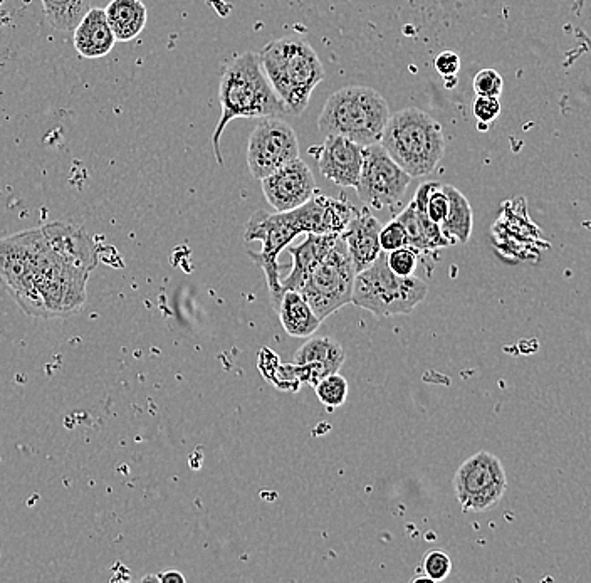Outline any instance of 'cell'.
<instances>
[{"instance_id": "obj_1", "label": "cell", "mask_w": 591, "mask_h": 583, "mask_svg": "<svg viewBox=\"0 0 591 583\" xmlns=\"http://www.w3.org/2000/svg\"><path fill=\"white\" fill-rule=\"evenodd\" d=\"M220 120L212 133L215 158L222 165L220 137L236 118H283L288 110L262 71L259 54L244 53L227 64L219 88Z\"/></svg>"}, {"instance_id": "obj_2", "label": "cell", "mask_w": 591, "mask_h": 583, "mask_svg": "<svg viewBox=\"0 0 591 583\" xmlns=\"http://www.w3.org/2000/svg\"><path fill=\"white\" fill-rule=\"evenodd\" d=\"M259 61L286 110L301 115L314 88L325 79V68L316 51L301 39L286 37L264 46Z\"/></svg>"}, {"instance_id": "obj_3", "label": "cell", "mask_w": 591, "mask_h": 583, "mask_svg": "<svg viewBox=\"0 0 591 583\" xmlns=\"http://www.w3.org/2000/svg\"><path fill=\"white\" fill-rule=\"evenodd\" d=\"M378 143L412 179L432 174L445 153L439 121L417 108L390 116Z\"/></svg>"}, {"instance_id": "obj_4", "label": "cell", "mask_w": 591, "mask_h": 583, "mask_svg": "<svg viewBox=\"0 0 591 583\" xmlns=\"http://www.w3.org/2000/svg\"><path fill=\"white\" fill-rule=\"evenodd\" d=\"M390 118L387 101L367 86H348L328 98L318 118L321 133L345 137L361 147L380 142Z\"/></svg>"}, {"instance_id": "obj_5", "label": "cell", "mask_w": 591, "mask_h": 583, "mask_svg": "<svg viewBox=\"0 0 591 583\" xmlns=\"http://www.w3.org/2000/svg\"><path fill=\"white\" fill-rule=\"evenodd\" d=\"M429 295V286L415 276H398L387 266V253L356 273L351 303L377 316L410 315Z\"/></svg>"}, {"instance_id": "obj_6", "label": "cell", "mask_w": 591, "mask_h": 583, "mask_svg": "<svg viewBox=\"0 0 591 583\" xmlns=\"http://www.w3.org/2000/svg\"><path fill=\"white\" fill-rule=\"evenodd\" d=\"M31 279L48 318L74 315L86 303L89 274L59 258L39 236L31 258Z\"/></svg>"}, {"instance_id": "obj_7", "label": "cell", "mask_w": 591, "mask_h": 583, "mask_svg": "<svg viewBox=\"0 0 591 583\" xmlns=\"http://www.w3.org/2000/svg\"><path fill=\"white\" fill-rule=\"evenodd\" d=\"M355 268L346 253L345 244L338 239L328 256L309 274L301 295L321 321L350 305L355 284Z\"/></svg>"}, {"instance_id": "obj_8", "label": "cell", "mask_w": 591, "mask_h": 583, "mask_svg": "<svg viewBox=\"0 0 591 583\" xmlns=\"http://www.w3.org/2000/svg\"><path fill=\"white\" fill-rule=\"evenodd\" d=\"M299 234L301 232L298 231L289 212L257 211L256 214H252L244 229V239L247 242H262L261 253H251V256L266 274L271 303L276 310H278L279 301L283 298V289L279 281L281 279L279 254L283 253Z\"/></svg>"}, {"instance_id": "obj_9", "label": "cell", "mask_w": 591, "mask_h": 583, "mask_svg": "<svg viewBox=\"0 0 591 583\" xmlns=\"http://www.w3.org/2000/svg\"><path fill=\"white\" fill-rule=\"evenodd\" d=\"M508 488L503 463L491 452L481 451L466 459L454 476V491L462 510L482 513L501 503Z\"/></svg>"}, {"instance_id": "obj_10", "label": "cell", "mask_w": 591, "mask_h": 583, "mask_svg": "<svg viewBox=\"0 0 591 583\" xmlns=\"http://www.w3.org/2000/svg\"><path fill=\"white\" fill-rule=\"evenodd\" d=\"M41 229L0 239V283L26 315L46 318L31 279V258Z\"/></svg>"}, {"instance_id": "obj_11", "label": "cell", "mask_w": 591, "mask_h": 583, "mask_svg": "<svg viewBox=\"0 0 591 583\" xmlns=\"http://www.w3.org/2000/svg\"><path fill=\"white\" fill-rule=\"evenodd\" d=\"M412 177L388 155L380 143L363 147V165L356 194L370 209H387L403 199Z\"/></svg>"}, {"instance_id": "obj_12", "label": "cell", "mask_w": 591, "mask_h": 583, "mask_svg": "<svg viewBox=\"0 0 591 583\" xmlns=\"http://www.w3.org/2000/svg\"><path fill=\"white\" fill-rule=\"evenodd\" d=\"M298 157V137L288 121L261 118L247 145V165L252 177L262 180Z\"/></svg>"}, {"instance_id": "obj_13", "label": "cell", "mask_w": 591, "mask_h": 583, "mask_svg": "<svg viewBox=\"0 0 591 583\" xmlns=\"http://www.w3.org/2000/svg\"><path fill=\"white\" fill-rule=\"evenodd\" d=\"M345 350L328 337L308 338V342L294 353L293 363L279 370L284 382L316 385L326 375L336 373L345 363Z\"/></svg>"}, {"instance_id": "obj_14", "label": "cell", "mask_w": 591, "mask_h": 583, "mask_svg": "<svg viewBox=\"0 0 591 583\" xmlns=\"http://www.w3.org/2000/svg\"><path fill=\"white\" fill-rule=\"evenodd\" d=\"M261 182L264 197L276 212L294 211L316 194L313 172L299 157L267 175Z\"/></svg>"}, {"instance_id": "obj_15", "label": "cell", "mask_w": 591, "mask_h": 583, "mask_svg": "<svg viewBox=\"0 0 591 583\" xmlns=\"http://www.w3.org/2000/svg\"><path fill=\"white\" fill-rule=\"evenodd\" d=\"M358 211L360 209H356L355 205L345 200L314 194L306 204L294 211H289V216L301 234H340L341 236V232L345 231Z\"/></svg>"}, {"instance_id": "obj_16", "label": "cell", "mask_w": 591, "mask_h": 583, "mask_svg": "<svg viewBox=\"0 0 591 583\" xmlns=\"http://www.w3.org/2000/svg\"><path fill=\"white\" fill-rule=\"evenodd\" d=\"M42 237L59 258L89 274L100 261V249L93 237L66 222H51L41 227Z\"/></svg>"}, {"instance_id": "obj_17", "label": "cell", "mask_w": 591, "mask_h": 583, "mask_svg": "<svg viewBox=\"0 0 591 583\" xmlns=\"http://www.w3.org/2000/svg\"><path fill=\"white\" fill-rule=\"evenodd\" d=\"M321 174L333 184L356 189L363 165V147L348 138L328 135L316 155Z\"/></svg>"}, {"instance_id": "obj_18", "label": "cell", "mask_w": 591, "mask_h": 583, "mask_svg": "<svg viewBox=\"0 0 591 583\" xmlns=\"http://www.w3.org/2000/svg\"><path fill=\"white\" fill-rule=\"evenodd\" d=\"M380 231L382 224L377 217H373L368 209L358 211L353 221L341 232L340 239L350 256L355 273H360L368 266H372L382 253L380 247Z\"/></svg>"}, {"instance_id": "obj_19", "label": "cell", "mask_w": 591, "mask_h": 583, "mask_svg": "<svg viewBox=\"0 0 591 583\" xmlns=\"http://www.w3.org/2000/svg\"><path fill=\"white\" fill-rule=\"evenodd\" d=\"M340 239V234H306L298 246L289 244V254L293 256V269L286 278H281V289L284 291H301L309 274L328 256L333 246Z\"/></svg>"}, {"instance_id": "obj_20", "label": "cell", "mask_w": 591, "mask_h": 583, "mask_svg": "<svg viewBox=\"0 0 591 583\" xmlns=\"http://www.w3.org/2000/svg\"><path fill=\"white\" fill-rule=\"evenodd\" d=\"M73 32L74 49L81 58H105L115 48V34L111 31L103 9H89Z\"/></svg>"}, {"instance_id": "obj_21", "label": "cell", "mask_w": 591, "mask_h": 583, "mask_svg": "<svg viewBox=\"0 0 591 583\" xmlns=\"http://www.w3.org/2000/svg\"><path fill=\"white\" fill-rule=\"evenodd\" d=\"M279 320L289 337L309 338L318 331L323 321L314 315L313 308L298 291H284L278 306Z\"/></svg>"}, {"instance_id": "obj_22", "label": "cell", "mask_w": 591, "mask_h": 583, "mask_svg": "<svg viewBox=\"0 0 591 583\" xmlns=\"http://www.w3.org/2000/svg\"><path fill=\"white\" fill-rule=\"evenodd\" d=\"M105 14L116 41L120 43H130L147 26V6L142 0H111Z\"/></svg>"}, {"instance_id": "obj_23", "label": "cell", "mask_w": 591, "mask_h": 583, "mask_svg": "<svg viewBox=\"0 0 591 583\" xmlns=\"http://www.w3.org/2000/svg\"><path fill=\"white\" fill-rule=\"evenodd\" d=\"M444 189L445 194L449 197V212H447L444 222L440 224V231L449 239L452 246L457 242L466 244L471 237L472 222H474L471 204L466 199V195L456 187L444 185Z\"/></svg>"}, {"instance_id": "obj_24", "label": "cell", "mask_w": 591, "mask_h": 583, "mask_svg": "<svg viewBox=\"0 0 591 583\" xmlns=\"http://www.w3.org/2000/svg\"><path fill=\"white\" fill-rule=\"evenodd\" d=\"M49 24L58 31L73 32L91 9V0H41Z\"/></svg>"}, {"instance_id": "obj_25", "label": "cell", "mask_w": 591, "mask_h": 583, "mask_svg": "<svg viewBox=\"0 0 591 583\" xmlns=\"http://www.w3.org/2000/svg\"><path fill=\"white\" fill-rule=\"evenodd\" d=\"M314 390H316L321 404L326 405L328 409H338L348 399L350 387H348L345 377H341L340 373L336 372L321 379L318 384L314 385Z\"/></svg>"}, {"instance_id": "obj_26", "label": "cell", "mask_w": 591, "mask_h": 583, "mask_svg": "<svg viewBox=\"0 0 591 583\" xmlns=\"http://www.w3.org/2000/svg\"><path fill=\"white\" fill-rule=\"evenodd\" d=\"M419 258L420 253L417 249L403 246L387 253V266L392 273L398 274V276H414Z\"/></svg>"}, {"instance_id": "obj_27", "label": "cell", "mask_w": 591, "mask_h": 583, "mask_svg": "<svg viewBox=\"0 0 591 583\" xmlns=\"http://www.w3.org/2000/svg\"><path fill=\"white\" fill-rule=\"evenodd\" d=\"M424 577L430 582H444L452 572V560L442 550H430L422 562Z\"/></svg>"}, {"instance_id": "obj_28", "label": "cell", "mask_w": 591, "mask_h": 583, "mask_svg": "<svg viewBox=\"0 0 591 583\" xmlns=\"http://www.w3.org/2000/svg\"><path fill=\"white\" fill-rule=\"evenodd\" d=\"M472 86L477 96L499 98L504 88L503 76L497 73L496 69H482L474 76Z\"/></svg>"}, {"instance_id": "obj_29", "label": "cell", "mask_w": 591, "mask_h": 583, "mask_svg": "<svg viewBox=\"0 0 591 583\" xmlns=\"http://www.w3.org/2000/svg\"><path fill=\"white\" fill-rule=\"evenodd\" d=\"M425 212L430 221L435 224H442L447 212H449V197L445 194L444 184H434L430 190L429 199L425 204Z\"/></svg>"}, {"instance_id": "obj_30", "label": "cell", "mask_w": 591, "mask_h": 583, "mask_svg": "<svg viewBox=\"0 0 591 583\" xmlns=\"http://www.w3.org/2000/svg\"><path fill=\"white\" fill-rule=\"evenodd\" d=\"M403 246H408L407 231L402 226V222L395 217L392 222H388L387 226L382 227L380 247H382L383 253H390V251H395Z\"/></svg>"}, {"instance_id": "obj_31", "label": "cell", "mask_w": 591, "mask_h": 583, "mask_svg": "<svg viewBox=\"0 0 591 583\" xmlns=\"http://www.w3.org/2000/svg\"><path fill=\"white\" fill-rule=\"evenodd\" d=\"M472 111L481 125H489L496 120L497 116L501 115V103H499V98L477 96Z\"/></svg>"}, {"instance_id": "obj_32", "label": "cell", "mask_w": 591, "mask_h": 583, "mask_svg": "<svg viewBox=\"0 0 591 583\" xmlns=\"http://www.w3.org/2000/svg\"><path fill=\"white\" fill-rule=\"evenodd\" d=\"M435 69L442 78H456L457 73L461 71V58L459 54L452 51H444L435 58Z\"/></svg>"}]
</instances>
